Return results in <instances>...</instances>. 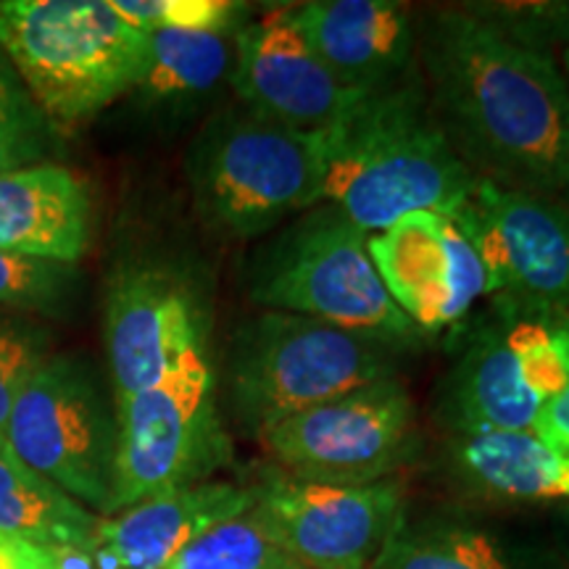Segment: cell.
<instances>
[{
    "mask_svg": "<svg viewBox=\"0 0 569 569\" xmlns=\"http://www.w3.org/2000/svg\"><path fill=\"white\" fill-rule=\"evenodd\" d=\"M311 51L359 96L419 77V11L401 0H303L277 6Z\"/></svg>",
    "mask_w": 569,
    "mask_h": 569,
    "instance_id": "obj_16",
    "label": "cell"
},
{
    "mask_svg": "<svg viewBox=\"0 0 569 569\" xmlns=\"http://www.w3.org/2000/svg\"><path fill=\"white\" fill-rule=\"evenodd\" d=\"M92 224L88 184L61 163L0 174V251L80 264Z\"/></svg>",
    "mask_w": 569,
    "mask_h": 569,
    "instance_id": "obj_20",
    "label": "cell"
},
{
    "mask_svg": "<svg viewBox=\"0 0 569 569\" xmlns=\"http://www.w3.org/2000/svg\"><path fill=\"white\" fill-rule=\"evenodd\" d=\"M440 475L467 501L486 507L569 503V457L536 430H493L446 436Z\"/></svg>",
    "mask_w": 569,
    "mask_h": 569,
    "instance_id": "obj_18",
    "label": "cell"
},
{
    "mask_svg": "<svg viewBox=\"0 0 569 569\" xmlns=\"http://www.w3.org/2000/svg\"><path fill=\"white\" fill-rule=\"evenodd\" d=\"M317 142L322 203L369 234L415 211H453L478 182L432 119L422 77L361 96Z\"/></svg>",
    "mask_w": 569,
    "mask_h": 569,
    "instance_id": "obj_2",
    "label": "cell"
},
{
    "mask_svg": "<svg viewBox=\"0 0 569 569\" xmlns=\"http://www.w3.org/2000/svg\"><path fill=\"white\" fill-rule=\"evenodd\" d=\"M565 532H567V557H569V503L565 509Z\"/></svg>",
    "mask_w": 569,
    "mask_h": 569,
    "instance_id": "obj_32",
    "label": "cell"
},
{
    "mask_svg": "<svg viewBox=\"0 0 569 569\" xmlns=\"http://www.w3.org/2000/svg\"><path fill=\"white\" fill-rule=\"evenodd\" d=\"M532 430H536L546 443L569 457V382L557 396H551L549 401H546V407L540 409Z\"/></svg>",
    "mask_w": 569,
    "mask_h": 569,
    "instance_id": "obj_29",
    "label": "cell"
},
{
    "mask_svg": "<svg viewBox=\"0 0 569 569\" xmlns=\"http://www.w3.org/2000/svg\"><path fill=\"white\" fill-rule=\"evenodd\" d=\"M253 515L269 538L303 569H372L407 509V486L298 480L264 467L251 480Z\"/></svg>",
    "mask_w": 569,
    "mask_h": 569,
    "instance_id": "obj_12",
    "label": "cell"
},
{
    "mask_svg": "<svg viewBox=\"0 0 569 569\" xmlns=\"http://www.w3.org/2000/svg\"><path fill=\"white\" fill-rule=\"evenodd\" d=\"M486 272V301L543 306L569 315V209L478 180L448 211Z\"/></svg>",
    "mask_w": 569,
    "mask_h": 569,
    "instance_id": "obj_13",
    "label": "cell"
},
{
    "mask_svg": "<svg viewBox=\"0 0 569 569\" xmlns=\"http://www.w3.org/2000/svg\"><path fill=\"white\" fill-rule=\"evenodd\" d=\"M148 34V61L130 96L148 117L182 124L230 84L234 34L159 30Z\"/></svg>",
    "mask_w": 569,
    "mask_h": 569,
    "instance_id": "obj_21",
    "label": "cell"
},
{
    "mask_svg": "<svg viewBox=\"0 0 569 569\" xmlns=\"http://www.w3.org/2000/svg\"><path fill=\"white\" fill-rule=\"evenodd\" d=\"M246 293L261 311L319 319L403 353L430 343L390 301L369 256V232L332 203L311 206L253 248Z\"/></svg>",
    "mask_w": 569,
    "mask_h": 569,
    "instance_id": "obj_4",
    "label": "cell"
},
{
    "mask_svg": "<svg viewBox=\"0 0 569 569\" xmlns=\"http://www.w3.org/2000/svg\"><path fill=\"white\" fill-rule=\"evenodd\" d=\"M457 6L522 51L559 61L569 48V0H467Z\"/></svg>",
    "mask_w": 569,
    "mask_h": 569,
    "instance_id": "obj_23",
    "label": "cell"
},
{
    "mask_svg": "<svg viewBox=\"0 0 569 569\" xmlns=\"http://www.w3.org/2000/svg\"><path fill=\"white\" fill-rule=\"evenodd\" d=\"M372 569H565L561 559L469 507L403 509Z\"/></svg>",
    "mask_w": 569,
    "mask_h": 569,
    "instance_id": "obj_19",
    "label": "cell"
},
{
    "mask_svg": "<svg viewBox=\"0 0 569 569\" xmlns=\"http://www.w3.org/2000/svg\"><path fill=\"white\" fill-rule=\"evenodd\" d=\"M230 88L243 109L296 132H322L359 101L280 9L234 32Z\"/></svg>",
    "mask_w": 569,
    "mask_h": 569,
    "instance_id": "obj_15",
    "label": "cell"
},
{
    "mask_svg": "<svg viewBox=\"0 0 569 569\" xmlns=\"http://www.w3.org/2000/svg\"><path fill=\"white\" fill-rule=\"evenodd\" d=\"M167 569H303L269 538L264 525L246 515L219 522L184 546Z\"/></svg>",
    "mask_w": 569,
    "mask_h": 569,
    "instance_id": "obj_24",
    "label": "cell"
},
{
    "mask_svg": "<svg viewBox=\"0 0 569 569\" xmlns=\"http://www.w3.org/2000/svg\"><path fill=\"white\" fill-rule=\"evenodd\" d=\"M101 517L24 465L0 440V532L42 549H90Z\"/></svg>",
    "mask_w": 569,
    "mask_h": 569,
    "instance_id": "obj_22",
    "label": "cell"
},
{
    "mask_svg": "<svg viewBox=\"0 0 569 569\" xmlns=\"http://www.w3.org/2000/svg\"><path fill=\"white\" fill-rule=\"evenodd\" d=\"M6 440L42 478L109 517L119 419L111 382L88 356L51 353L11 409Z\"/></svg>",
    "mask_w": 569,
    "mask_h": 569,
    "instance_id": "obj_9",
    "label": "cell"
},
{
    "mask_svg": "<svg viewBox=\"0 0 569 569\" xmlns=\"http://www.w3.org/2000/svg\"><path fill=\"white\" fill-rule=\"evenodd\" d=\"M117 419L109 517L146 498L217 480L213 475L234 465L211 351L182 356L156 386L119 401Z\"/></svg>",
    "mask_w": 569,
    "mask_h": 569,
    "instance_id": "obj_8",
    "label": "cell"
},
{
    "mask_svg": "<svg viewBox=\"0 0 569 569\" xmlns=\"http://www.w3.org/2000/svg\"><path fill=\"white\" fill-rule=\"evenodd\" d=\"M51 353V332L46 327L27 317L0 315V440H6L19 393Z\"/></svg>",
    "mask_w": 569,
    "mask_h": 569,
    "instance_id": "obj_28",
    "label": "cell"
},
{
    "mask_svg": "<svg viewBox=\"0 0 569 569\" xmlns=\"http://www.w3.org/2000/svg\"><path fill=\"white\" fill-rule=\"evenodd\" d=\"M369 256L390 301L427 340L453 330L486 301L478 251L446 211H415L369 234Z\"/></svg>",
    "mask_w": 569,
    "mask_h": 569,
    "instance_id": "obj_14",
    "label": "cell"
},
{
    "mask_svg": "<svg viewBox=\"0 0 569 569\" xmlns=\"http://www.w3.org/2000/svg\"><path fill=\"white\" fill-rule=\"evenodd\" d=\"M401 348L319 319L259 311L234 330L224 365L232 422L259 440L282 419L401 377Z\"/></svg>",
    "mask_w": 569,
    "mask_h": 569,
    "instance_id": "obj_5",
    "label": "cell"
},
{
    "mask_svg": "<svg viewBox=\"0 0 569 569\" xmlns=\"http://www.w3.org/2000/svg\"><path fill=\"white\" fill-rule=\"evenodd\" d=\"M196 213L227 240H261L322 203L317 132H296L240 103L213 113L184 161Z\"/></svg>",
    "mask_w": 569,
    "mask_h": 569,
    "instance_id": "obj_7",
    "label": "cell"
},
{
    "mask_svg": "<svg viewBox=\"0 0 569 569\" xmlns=\"http://www.w3.org/2000/svg\"><path fill=\"white\" fill-rule=\"evenodd\" d=\"M56 127L0 51V174L48 163L56 151Z\"/></svg>",
    "mask_w": 569,
    "mask_h": 569,
    "instance_id": "obj_26",
    "label": "cell"
},
{
    "mask_svg": "<svg viewBox=\"0 0 569 569\" xmlns=\"http://www.w3.org/2000/svg\"><path fill=\"white\" fill-rule=\"evenodd\" d=\"M0 51L59 132L130 96L148 34L109 0H0Z\"/></svg>",
    "mask_w": 569,
    "mask_h": 569,
    "instance_id": "obj_6",
    "label": "cell"
},
{
    "mask_svg": "<svg viewBox=\"0 0 569 569\" xmlns=\"http://www.w3.org/2000/svg\"><path fill=\"white\" fill-rule=\"evenodd\" d=\"M211 303L190 267L138 256L113 269L103 296V346L113 401L156 386L182 356L209 351Z\"/></svg>",
    "mask_w": 569,
    "mask_h": 569,
    "instance_id": "obj_11",
    "label": "cell"
},
{
    "mask_svg": "<svg viewBox=\"0 0 569 569\" xmlns=\"http://www.w3.org/2000/svg\"><path fill=\"white\" fill-rule=\"evenodd\" d=\"M111 9L140 32H222L234 34L256 13L234 0H109Z\"/></svg>",
    "mask_w": 569,
    "mask_h": 569,
    "instance_id": "obj_27",
    "label": "cell"
},
{
    "mask_svg": "<svg viewBox=\"0 0 569 569\" xmlns=\"http://www.w3.org/2000/svg\"><path fill=\"white\" fill-rule=\"evenodd\" d=\"M272 467L298 480L369 486L398 478L422 451L415 398L401 377L282 419L259 436Z\"/></svg>",
    "mask_w": 569,
    "mask_h": 569,
    "instance_id": "obj_10",
    "label": "cell"
},
{
    "mask_svg": "<svg viewBox=\"0 0 569 569\" xmlns=\"http://www.w3.org/2000/svg\"><path fill=\"white\" fill-rule=\"evenodd\" d=\"M251 507V482H198L101 517L88 551L96 569H167L184 546Z\"/></svg>",
    "mask_w": 569,
    "mask_h": 569,
    "instance_id": "obj_17",
    "label": "cell"
},
{
    "mask_svg": "<svg viewBox=\"0 0 569 569\" xmlns=\"http://www.w3.org/2000/svg\"><path fill=\"white\" fill-rule=\"evenodd\" d=\"M451 353L432 419L446 436L532 430L569 382V315L543 306L482 301L448 330Z\"/></svg>",
    "mask_w": 569,
    "mask_h": 569,
    "instance_id": "obj_3",
    "label": "cell"
},
{
    "mask_svg": "<svg viewBox=\"0 0 569 569\" xmlns=\"http://www.w3.org/2000/svg\"><path fill=\"white\" fill-rule=\"evenodd\" d=\"M0 569H56L53 549L0 532Z\"/></svg>",
    "mask_w": 569,
    "mask_h": 569,
    "instance_id": "obj_30",
    "label": "cell"
},
{
    "mask_svg": "<svg viewBox=\"0 0 569 569\" xmlns=\"http://www.w3.org/2000/svg\"><path fill=\"white\" fill-rule=\"evenodd\" d=\"M559 63H561V71H565V77H567V82H569V48L559 56Z\"/></svg>",
    "mask_w": 569,
    "mask_h": 569,
    "instance_id": "obj_31",
    "label": "cell"
},
{
    "mask_svg": "<svg viewBox=\"0 0 569 569\" xmlns=\"http://www.w3.org/2000/svg\"><path fill=\"white\" fill-rule=\"evenodd\" d=\"M419 77L432 119L478 180L569 209V82L453 6L419 11Z\"/></svg>",
    "mask_w": 569,
    "mask_h": 569,
    "instance_id": "obj_1",
    "label": "cell"
},
{
    "mask_svg": "<svg viewBox=\"0 0 569 569\" xmlns=\"http://www.w3.org/2000/svg\"><path fill=\"white\" fill-rule=\"evenodd\" d=\"M82 288L77 264L0 251V306L40 317H63Z\"/></svg>",
    "mask_w": 569,
    "mask_h": 569,
    "instance_id": "obj_25",
    "label": "cell"
}]
</instances>
